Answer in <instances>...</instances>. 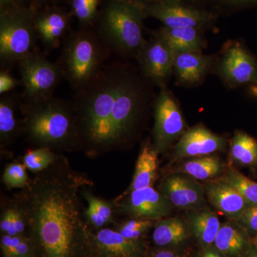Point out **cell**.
<instances>
[{
	"label": "cell",
	"instance_id": "cell-1",
	"mask_svg": "<svg viewBox=\"0 0 257 257\" xmlns=\"http://www.w3.org/2000/svg\"><path fill=\"white\" fill-rule=\"evenodd\" d=\"M92 184L59 157L17 194L37 257H95L81 201L82 187Z\"/></svg>",
	"mask_w": 257,
	"mask_h": 257
},
{
	"label": "cell",
	"instance_id": "cell-2",
	"mask_svg": "<svg viewBox=\"0 0 257 257\" xmlns=\"http://www.w3.org/2000/svg\"><path fill=\"white\" fill-rule=\"evenodd\" d=\"M143 81L121 64L105 65L74 93L80 147L89 155L119 148L136 128L147 101Z\"/></svg>",
	"mask_w": 257,
	"mask_h": 257
},
{
	"label": "cell",
	"instance_id": "cell-3",
	"mask_svg": "<svg viewBox=\"0 0 257 257\" xmlns=\"http://www.w3.org/2000/svg\"><path fill=\"white\" fill-rule=\"evenodd\" d=\"M23 132L39 147L71 151L80 147L77 118L72 101L55 96L22 103Z\"/></svg>",
	"mask_w": 257,
	"mask_h": 257
},
{
	"label": "cell",
	"instance_id": "cell-4",
	"mask_svg": "<svg viewBox=\"0 0 257 257\" xmlns=\"http://www.w3.org/2000/svg\"><path fill=\"white\" fill-rule=\"evenodd\" d=\"M110 50L99 33L83 29L64 39L57 63L63 78L76 91L99 74Z\"/></svg>",
	"mask_w": 257,
	"mask_h": 257
},
{
	"label": "cell",
	"instance_id": "cell-5",
	"mask_svg": "<svg viewBox=\"0 0 257 257\" xmlns=\"http://www.w3.org/2000/svg\"><path fill=\"white\" fill-rule=\"evenodd\" d=\"M143 5L125 0H111L101 20L99 34L111 50L124 57H135L145 45Z\"/></svg>",
	"mask_w": 257,
	"mask_h": 257
},
{
	"label": "cell",
	"instance_id": "cell-6",
	"mask_svg": "<svg viewBox=\"0 0 257 257\" xmlns=\"http://www.w3.org/2000/svg\"><path fill=\"white\" fill-rule=\"evenodd\" d=\"M31 11L18 5L2 8L0 15V59L2 64L19 62L35 52L37 39Z\"/></svg>",
	"mask_w": 257,
	"mask_h": 257
},
{
	"label": "cell",
	"instance_id": "cell-7",
	"mask_svg": "<svg viewBox=\"0 0 257 257\" xmlns=\"http://www.w3.org/2000/svg\"><path fill=\"white\" fill-rule=\"evenodd\" d=\"M19 64L24 103H35L53 96L62 77L60 66L35 51Z\"/></svg>",
	"mask_w": 257,
	"mask_h": 257
},
{
	"label": "cell",
	"instance_id": "cell-8",
	"mask_svg": "<svg viewBox=\"0 0 257 257\" xmlns=\"http://www.w3.org/2000/svg\"><path fill=\"white\" fill-rule=\"evenodd\" d=\"M144 7L147 16L160 20L167 28L203 30L216 19L214 13L187 4L184 0H158Z\"/></svg>",
	"mask_w": 257,
	"mask_h": 257
},
{
	"label": "cell",
	"instance_id": "cell-9",
	"mask_svg": "<svg viewBox=\"0 0 257 257\" xmlns=\"http://www.w3.org/2000/svg\"><path fill=\"white\" fill-rule=\"evenodd\" d=\"M185 123L177 101L165 87H162L155 103L153 147L165 152L183 135Z\"/></svg>",
	"mask_w": 257,
	"mask_h": 257
},
{
	"label": "cell",
	"instance_id": "cell-10",
	"mask_svg": "<svg viewBox=\"0 0 257 257\" xmlns=\"http://www.w3.org/2000/svg\"><path fill=\"white\" fill-rule=\"evenodd\" d=\"M114 204L116 212L135 219L153 221L168 216L172 206L165 196L153 187L126 193Z\"/></svg>",
	"mask_w": 257,
	"mask_h": 257
},
{
	"label": "cell",
	"instance_id": "cell-11",
	"mask_svg": "<svg viewBox=\"0 0 257 257\" xmlns=\"http://www.w3.org/2000/svg\"><path fill=\"white\" fill-rule=\"evenodd\" d=\"M175 56L170 45L154 34L153 38L145 42L136 58L145 78L163 87L173 73Z\"/></svg>",
	"mask_w": 257,
	"mask_h": 257
},
{
	"label": "cell",
	"instance_id": "cell-12",
	"mask_svg": "<svg viewBox=\"0 0 257 257\" xmlns=\"http://www.w3.org/2000/svg\"><path fill=\"white\" fill-rule=\"evenodd\" d=\"M219 71L222 79L229 85L257 82L256 62L239 42H231L225 47Z\"/></svg>",
	"mask_w": 257,
	"mask_h": 257
},
{
	"label": "cell",
	"instance_id": "cell-13",
	"mask_svg": "<svg viewBox=\"0 0 257 257\" xmlns=\"http://www.w3.org/2000/svg\"><path fill=\"white\" fill-rule=\"evenodd\" d=\"M92 241L95 257H145L141 241L128 239L117 230L103 228L92 230Z\"/></svg>",
	"mask_w": 257,
	"mask_h": 257
},
{
	"label": "cell",
	"instance_id": "cell-14",
	"mask_svg": "<svg viewBox=\"0 0 257 257\" xmlns=\"http://www.w3.org/2000/svg\"><path fill=\"white\" fill-rule=\"evenodd\" d=\"M161 192L175 207L199 209L204 203V191L196 181L180 175H171L163 181Z\"/></svg>",
	"mask_w": 257,
	"mask_h": 257
},
{
	"label": "cell",
	"instance_id": "cell-15",
	"mask_svg": "<svg viewBox=\"0 0 257 257\" xmlns=\"http://www.w3.org/2000/svg\"><path fill=\"white\" fill-rule=\"evenodd\" d=\"M226 140L203 126H196L181 136L175 147L179 158L206 156L224 149Z\"/></svg>",
	"mask_w": 257,
	"mask_h": 257
},
{
	"label": "cell",
	"instance_id": "cell-16",
	"mask_svg": "<svg viewBox=\"0 0 257 257\" xmlns=\"http://www.w3.org/2000/svg\"><path fill=\"white\" fill-rule=\"evenodd\" d=\"M37 37L47 52L55 50L66 38L69 28V17L60 11L47 12L34 20Z\"/></svg>",
	"mask_w": 257,
	"mask_h": 257
},
{
	"label": "cell",
	"instance_id": "cell-17",
	"mask_svg": "<svg viewBox=\"0 0 257 257\" xmlns=\"http://www.w3.org/2000/svg\"><path fill=\"white\" fill-rule=\"evenodd\" d=\"M212 62V57L199 51L176 52L173 73L180 84L193 85L204 79Z\"/></svg>",
	"mask_w": 257,
	"mask_h": 257
},
{
	"label": "cell",
	"instance_id": "cell-18",
	"mask_svg": "<svg viewBox=\"0 0 257 257\" xmlns=\"http://www.w3.org/2000/svg\"><path fill=\"white\" fill-rule=\"evenodd\" d=\"M209 202L223 214L238 220L249 204L237 190L227 182H214L206 189Z\"/></svg>",
	"mask_w": 257,
	"mask_h": 257
},
{
	"label": "cell",
	"instance_id": "cell-19",
	"mask_svg": "<svg viewBox=\"0 0 257 257\" xmlns=\"http://www.w3.org/2000/svg\"><path fill=\"white\" fill-rule=\"evenodd\" d=\"M22 103L18 96L6 94L0 99V145L1 150L10 145L23 131V121L17 116Z\"/></svg>",
	"mask_w": 257,
	"mask_h": 257
},
{
	"label": "cell",
	"instance_id": "cell-20",
	"mask_svg": "<svg viewBox=\"0 0 257 257\" xmlns=\"http://www.w3.org/2000/svg\"><path fill=\"white\" fill-rule=\"evenodd\" d=\"M155 35L165 40L174 52L199 51L206 46L202 30L192 28H170L162 27Z\"/></svg>",
	"mask_w": 257,
	"mask_h": 257
},
{
	"label": "cell",
	"instance_id": "cell-21",
	"mask_svg": "<svg viewBox=\"0 0 257 257\" xmlns=\"http://www.w3.org/2000/svg\"><path fill=\"white\" fill-rule=\"evenodd\" d=\"M82 189V197L87 202V207L84 210V217L88 226L92 230H99L105 228L106 225L114 222L115 211L114 202H108L96 197L88 186Z\"/></svg>",
	"mask_w": 257,
	"mask_h": 257
},
{
	"label": "cell",
	"instance_id": "cell-22",
	"mask_svg": "<svg viewBox=\"0 0 257 257\" xmlns=\"http://www.w3.org/2000/svg\"><path fill=\"white\" fill-rule=\"evenodd\" d=\"M157 155L153 146L143 147L137 161L133 181L126 193L153 187L157 179Z\"/></svg>",
	"mask_w": 257,
	"mask_h": 257
},
{
	"label": "cell",
	"instance_id": "cell-23",
	"mask_svg": "<svg viewBox=\"0 0 257 257\" xmlns=\"http://www.w3.org/2000/svg\"><path fill=\"white\" fill-rule=\"evenodd\" d=\"M191 229L199 242L203 245L212 244L221 227L219 218L209 210L199 211L190 218Z\"/></svg>",
	"mask_w": 257,
	"mask_h": 257
},
{
	"label": "cell",
	"instance_id": "cell-24",
	"mask_svg": "<svg viewBox=\"0 0 257 257\" xmlns=\"http://www.w3.org/2000/svg\"><path fill=\"white\" fill-rule=\"evenodd\" d=\"M152 238L157 246L177 245L187 239V232L184 223L180 219L170 218L157 222Z\"/></svg>",
	"mask_w": 257,
	"mask_h": 257
},
{
	"label": "cell",
	"instance_id": "cell-25",
	"mask_svg": "<svg viewBox=\"0 0 257 257\" xmlns=\"http://www.w3.org/2000/svg\"><path fill=\"white\" fill-rule=\"evenodd\" d=\"M216 248L226 256H237L243 251L245 239L234 226L229 224L221 226L214 241Z\"/></svg>",
	"mask_w": 257,
	"mask_h": 257
},
{
	"label": "cell",
	"instance_id": "cell-26",
	"mask_svg": "<svg viewBox=\"0 0 257 257\" xmlns=\"http://www.w3.org/2000/svg\"><path fill=\"white\" fill-rule=\"evenodd\" d=\"M230 153L233 160L241 165H253L257 161V142L246 134L236 133L231 142Z\"/></svg>",
	"mask_w": 257,
	"mask_h": 257
},
{
	"label": "cell",
	"instance_id": "cell-27",
	"mask_svg": "<svg viewBox=\"0 0 257 257\" xmlns=\"http://www.w3.org/2000/svg\"><path fill=\"white\" fill-rule=\"evenodd\" d=\"M222 170L220 160L216 157H203L186 162L184 172L199 180H206L219 175Z\"/></svg>",
	"mask_w": 257,
	"mask_h": 257
},
{
	"label": "cell",
	"instance_id": "cell-28",
	"mask_svg": "<svg viewBox=\"0 0 257 257\" xmlns=\"http://www.w3.org/2000/svg\"><path fill=\"white\" fill-rule=\"evenodd\" d=\"M0 246L4 257H37L35 245L28 235H2Z\"/></svg>",
	"mask_w": 257,
	"mask_h": 257
},
{
	"label": "cell",
	"instance_id": "cell-29",
	"mask_svg": "<svg viewBox=\"0 0 257 257\" xmlns=\"http://www.w3.org/2000/svg\"><path fill=\"white\" fill-rule=\"evenodd\" d=\"M224 181L237 190L250 206L257 205V182L233 169L227 172Z\"/></svg>",
	"mask_w": 257,
	"mask_h": 257
},
{
	"label": "cell",
	"instance_id": "cell-30",
	"mask_svg": "<svg viewBox=\"0 0 257 257\" xmlns=\"http://www.w3.org/2000/svg\"><path fill=\"white\" fill-rule=\"evenodd\" d=\"M58 157L50 149L39 147L36 150H29L25 153L23 164L27 170L34 173H39L53 165Z\"/></svg>",
	"mask_w": 257,
	"mask_h": 257
},
{
	"label": "cell",
	"instance_id": "cell-31",
	"mask_svg": "<svg viewBox=\"0 0 257 257\" xmlns=\"http://www.w3.org/2000/svg\"><path fill=\"white\" fill-rule=\"evenodd\" d=\"M155 221L133 218L118 225L116 230L128 239L140 241L143 236L153 226Z\"/></svg>",
	"mask_w": 257,
	"mask_h": 257
},
{
	"label": "cell",
	"instance_id": "cell-32",
	"mask_svg": "<svg viewBox=\"0 0 257 257\" xmlns=\"http://www.w3.org/2000/svg\"><path fill=\"white\" fill-rule=\"evenodd\" d=\"M30 180L27 168L23 164H9L3 173V183L9 189L25 188Z\"/></svg>",
	"mask_w": 257,
	"mask_h": 257
},
{
	"label": "cell",
	"instance_id": "cell-33",
	"mask_svg": "<svg viewBox=\"0 0 257 257\" xmlns=\"http://www.w3.org/2000/svg\"><path fill=\"white\" fill-rule=\"evenodd\" d=\"M100 0H72L74 15L83 27L89 26L95 18Z\"/></svg>",
	"mask_w": 257,
	"mask_h": 257
},
{
	"label": "cell",
	"instance_id": "cell-34",
	"mask_svg": "<svg viewBox=\"0 0 257 257\" xmlns=\"http://www.w3.org/2000/svg\"><path fill=\"white\" fill-rule=\"evenodd\" d=\"M22 85L21 79L13 77L8 71L3 70L0 72V94H9L19 86Z\"/></svg>",
	"mask_w": 257,
	"mask_h": 257
},
{
	"label": "cell",
	"instance_id": "cell-35",
	"mask_svg": "<svg viewBox=\"0 0 257 257\" xmlns=\"http://www.w3.org/2000/svg\"><path fill=\"white\" fill-rule=\"evenodd\" d=\"M238 221L251 232L257 233V205L249 206Z\"/></svg>",
	"mask_w": 257,
	"mask_h": 257
},
{
	"label": "cell",
	"instance_id": "cell-36",
	"mask_svg": "<svg viewBox=\"0 0 257 257\" xmlns=\"http://www.w3.org/2000/svg\"><path fill=\"white\" fill-rule=\"evenodd\" d=\"M219 1L225 4L232 5V6H239V5L256 3L257 0H219Z\"/></svg>",
	"mask_w": 257,
	"mask_h": 257
},
{
	"label": "cell",
	"instance_id": "cell-37",
	"mask_svg": "<svg viewBox=\"0 0 257 257\" xmlns=\"http://www.w3.org/2000/svg\"><path fill=\"white\" fill-rule=\"evenodd\" d=\"M151 257H179L173 251H170V250H159V251H155L152 254Z\"/></svg>",
	"mask_w": 257,
	"mask_h": 257
},
{
	"label": "cell",
	"instance_id": "cell-38",
	"mask_svg": "<svg viewBox=\"0 0 257 257\" xmlns=\"http://www.w3.org/2000/svg\"><path fill=\"white\" fill-rule=\"evenodd\" d=\"M23 0H1L2 8H7V7L13 6V5H18V3Z\"/></svg>",
	"mask_w": 257,
	"mask_h": 257
},
{
	"label": "cell",
	"instance_id": "cell-39",
	"mask_svg": "<svg viewBox=\"0 0 257 257\" xmlns=\"http://www.w3.org/2000/svg\"><path fill=\"white\" fill-rule=\"evenodd\" d=\"M125 1L130 2V3H135V4L143 5H147L158 1V0H125Z\"/></svg>",
	"mask_w": 257,
	"mask_h": 257
},
{
	"label": "cell",
	"instance_id": "cell-40",
	"mask_svg": "<svg viewBox=\"0 0 257 257\" xmlns=\"http://www.w3.org/2000/svg\"><path fill=\"white\" fill-rule=\"evenodd\" d=\"M200 257H220L218 253L212 251H207L202 253Z\"/></svg>",
	"mask_w": 257,
	"mask_h": 257
},
{
	"label": "cell",
	"instance_id": "cell-41",
	"mask_svg": "<svg viewBox=\"0 0 257 257\" xmlns=\"http://www.w3.org/2000/svg\"><path fill=\"white\" fill-rule=\"evenodd\" d=\"M248 257H257V251H251V252H250L249 255H248Z\"/></svg>",
	"mask_w": 257,
	"mask_h": 257
},
{
	"label": "cell",
	"instance_id": "cell-42",
	"mask_svg": "<svg viewBox=\"0 0 257 257\" xmlns=\"http://www.w3.org/2000/svg\"><path fill=\"white\" fill-rule=\"evenodd\" d=\"M253 244H254L255 247H256V250H257V233H256V235H255L254 237H253Z\"/></svg>",
	"mask_w": 257,
	"mask_h": 257
},
{
	"label": "cell",
	"instance_id": "cell-43",
	"mask_svg": "<svg viewBox=\"0 0 257 257\" xmlns=\"http://www.w3.org/2000/svg\"><path fill=\"white\" fill-rule=\"evenodd\" d=\"M187 1L190 2L192 3H198L202 1V0H187Z\"/></svg>",
	"mask_w": 257,
	"mask_h": 257
}]
</instances>
